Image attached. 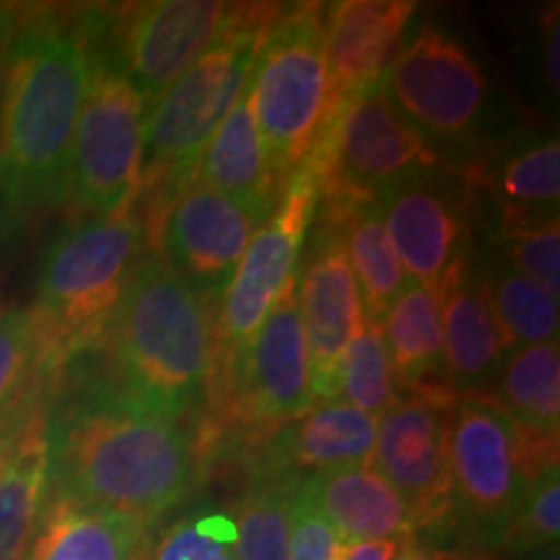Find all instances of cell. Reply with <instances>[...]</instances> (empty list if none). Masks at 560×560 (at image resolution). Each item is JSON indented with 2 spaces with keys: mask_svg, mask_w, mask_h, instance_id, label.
<instances>
[{
  "mask_svg": "<svg viewBox=\"0 0 560 560\" xmlns=\"http://www.w3.org/2000/svg\"><path fill=\"white\" fill-rule=\"evenodd\" d=\"M47 493L149 527L190 495L198 454L190 436L125 389H81L45 418Z\"/></svg>",
  "mask_w": 560,
  "mask_h": 560,
  "instance_id": "1",
  "label": "cell"
},
{
  "mask_svg": "<svg viewBox=\"0 0 560 560\" xmlns=\"http://www.w3.org/2000/svg\"><path fill=\"white\" fill-rule=\"evenodd\" d=\"M96 55L86 34L55 24L19 30L0 100V229L68 198L70 149Z\"/></svg>",
  "mask_w": 560,
  "mask_h": 560,
  "instance_id": "2",
  "label": "cell"
},
{
  "mask_svg": "<svg viewBox=\"0 0 560 560\" xmlns=\"http://www.w3.org/2000/svg\"><path fill=\"white\" fill-rule=\"evenodd\" d=\"M109 330L128 395L174 418L198 400L213 371V327L206 296L164 257H140Z\"/></svg>",
  "mask_w": 560,
  "mask_h": 560,
  "instance_id": "3",
  "label": "cell"
},
{
  "mask_svg": "<svg viewBox=\"0 0 560 560\" xmlns=\"http://www.w3.org/2000/svg\"><path fill=\"white\" fill-rule=\"evenodd\" d=\"M143 242V221L128 210L62 229L47 244L30 310L42 369L62 366L109 330Z\"/></svg>",
  "mask_w": 560,
  "mask_h": 560,
  "instance_id": "4",
  "label": "cell"
},
{
  "mask_svg": "<svg viewBox=\"0 0 560 560\" xmlns=\"http://www.w3.org/2000/svg\"><path fill=\"white\" fill-rule=\"evenodd\" d=\"M278 13L276 5H244L226 34L145 109L140 187L166 182L182 190L190 182L208 140L249 86Z\"/></svg>",
  "mask_w": 560,
  "mask_h": 560,
  "instance_id": "5",
  "label": "cell"
},
{
  "mask_svg": "<svg viewBox=\"0 0 560 560\" xmlns=\"http://www.w3.org/2000/svg\"><path fill=\"white\" fill-rule=\"evenodd\" d=\"M249 100L272 166L289 179L306 166L342 107L327 68L325 5L278 13L252 70Z\"/></svg>",
  "mask_w": 560,
  "mask_h": 560,
  "instance_id": "6",
  "label": "cell"
},
{
  "mask_svg": "<svg viewBox=\"0 0 560 560\" xmlns=\"http://www.w3.org/2000/svg\"><path fill=\"white\" fill-rule=\"evenodd\" d=\"M558 467V436L524 429L486 395H457L450 429L454 514L480 540L501 542L527 488Z\"/></svg>",
  "mask_w": 560,
  "mask_h": 560,
  "instance_id": "7",
  "label": "cell"
},
{
  "mask_svg": "<svg viewBox=\"0 0 560 560\" xmlns=\"http://www.w3.org/2000/svg\"><path fill=\"white\" fill-rule=\"evenodd\" d=\"M439 166V151L405 120L382 86L342 102L306 170L319 202H359L416 170Z\"/></svg>",
  "mask_w": 560,
  "mask_h": 560,
  "instance_id": "8",
  "label": "cell"
},
{
  "mask_svg": "<svg viewBox=\"0 0 560 560\" xmlns=\"http://www.w3.org/2000/svg\"><path fill=\"white\" fill-rule=\"evenodd\" d=\"M143 96L115 66L96 58L68 172V195L91 219L122 215L132 208L143 170Z\"/></svg>",
  "mask_w": 560,
  "mask_h": 560,
  "instance_id": "9",
  "label": "cell"
},
{
  "mask_svg": "<svg viewBox=\"0 0 560 560\" xmlns=\"http://www.w3.org/2000/svg\"><path fill=\"white\" fill-rule=\"evenodd\" d=\"M384 91L431 145L465 143L486 120V70L462 39L439 26H420L402 45Z\"/></svg>",
  "mask_w": 560,
  "mask_h": 560,
  "instance_id": "10",
  "label": "cell"
},
{
  "mask_svg": "<svg viewBox=\"0 0 560 560\" xmlns=\"http://www.w3.org/2000/svg\"><path fill=\"white\" fill-rule=\"evenodd\" d=\"M457 392L446 384L397 397L376 423L371 467L408 503L412 529H439L454 516L450 429Z\"/></svg>",
  "mask_w": 560,
  "mask_h": 560,
  "instance_id": "11",
  "label": "cell"
},
{
  "mask_svg": "<svg viewBox=\"0 0 560 560\" xmlns=\"http://www.w3.org/2000/svg\"><path fill=\"white\" fill-rule=\"evenodd\" d=\"M319 192L312 172L301 166L244 249L234 276L221 293V338L234 359L268 319L283 291L296 280L301 249L317 215Z\"/></svg>",
  "mask_w": 560,
  "mask_h": 560,
  "instance_id": "12",
  "label": "cell"
},
{
  "mask_svg": "<svg viewBox=\"0 0 560 560\" xmlns=\"http://www.w3.org/2000/svg\"><path fill=\"white\" fill-rule=\"evenodd\" d=\"M219 0H156L130 5L120 26L117 73L143 96L145 109L198 62L242 16Z\"/></svg>",
  "mask_w": 560,
  "mask_h": 560,
  "instance_id": "13",
  "label": "cell"
},
{
  "mask_svg": "<svg viewBox=\"0 0 560 560\" xmlns=\"http://www.w3.org/2000/svg\"><path fill=\"white\" fill-rule=\"evenodd\" d=\"M317 226L304 262L299 265V314L310 353V389L314 402H338V369L348 342L363 322V306L340 234L314 215Z\"/></svg>",
  "mask_w": 560,
  "mask_h": 560,
  "instance_id": "14",
  "label": "cell"
},
{
  "mask_svg": "<svg viewBox=\"0 0 560 560\" xmlns=\"http://www.w3.org/2000/svg\"><path fill=\"white\" fill-rule=\"evenodd\" d=\"M433 170L392 179L376 195V202L405 276L439 293L454 265L465 257L467 208L450 179Z\"/></svg>",
  "mask_w": 560,
  "mask_h": 560,
  "instance_id": "15",
  "label": "cell"
},
{
  "mask_svg": "<svg viewBox=\"0 0 560 560\" xmlns=\"http://www.w3.org/2000/svg\"><path fill=\"white\" fill-rule=\"evenodd\" d=\"M270 213L187 182L164 215L166 262L202 296H221L255 231Z\"/></svg>",
  "mask_w": 560,
  "mask_h": 560,
  "instance_id": "16",
  "label": "cell"
},
{
  "mask_svg": "<svg viewBox=\"0 0 560 560\" xmlns=\"http://www.w3.org/2000/svg\"><path fill=\"white\" fill-rule=\"evenodd\" d=\"M418 3L410 0H340L325 5V50L335 102L382 86L405 45Z\"/></svg>",
  "mask_w": 560,
  "mask_h": 560,
  "instance_id": "17",
  "label": "cell"
},
{
  "mask_svg": "<svg viewBox=\"0 0 560 560\" xmlns=\"http://www.w3.org/2000/svg\"><path fill=\"white\" fill-rule=\"evenodd\" d=\"M236 361H240L244 397L255 418L278 423V420L304 416L314 408L296 280L283 291L268 319Z\"/></svg>",
  "mask_w": 560,
  "mask_h": 560,
  "instance_id": "18",
  "label": "cell"
},
{
  "mask_svg": "<svg viewBox=\"0 0 560 560\" xmlns=\"http://www.w3.org/2000/svg\"><path fill=\"white\" fill-rule=\"evenodd\" d=\"M441 299V327H444V376L446 387L457 395H482L490 382L499 380L506 359L503 338L490 306L486 276L467 265V257L454 265Z\"/></svg>",
  "mask_w": 560,
  "mask_h": 560,
  "instance_id": "19",
  "label": "cell"
},
{
  "mask_svg": "<svg viewBox=\"0 0 560 560\" xmlns=\"http://www.w3.org/2000/svg\"><path fill=\"white\" fill-rule=\"evenodd\" d=\"M376 423L380 418L346 402L317 405L280 429L260 475L304 480L342 467L371 465Z\"/></svg>",
  "mask_w": 560,
  "mask_h": 560,
  "instance_id": "20",
  "label": "cell"
},
{
  "mask_svg": "<svg viewBox=\"0 0 560 560\" xmlns=\"http://www.w3.org/2000/svg\"><path fill=\"white\" fill-rule=\"evenodd\" d=\"M45 418L26 410L0 429V560H24L47 501Z\"/></svg>",
  "mask_w": 560,
  "mask_h": 560,
  "instance_id": "21",
  "label": "cell"
},
{
  "mask_svg": "<svg viewBox=\"0 0 560 560\" xmlns=\"http://www.w3.org/2000/svg\"><path fill=\"white\" fill-rule=\"evenodd\" d=\"M304 486L340 542L416 537L408 503L371 465L312 475Z\"/></svg>",
  "mask_w": 560,
  "mask_h": 560,
  "instance_id": "22",
  "label": "cell"
},
{
  "mask_svg": "<svg viewBox=\"0 0 560 560\" xmlns=\"http://www.w3.org/2000/svg\"><path fill=\"white\" fill-rule=\"evenodd\" d=\"M145 529L128 516L47 493L24 560H145Z\"/></svg>",
  "mask_w": 560,
  "mask_h": 560,
  "instance_id": "23",
  "label": "cell"
},
{
  "mask_svg": "<svg viewBox=\"0 0 560 560\" xmlns=\"http://www.w3.org/2000/svg\"><path fill=\"white\" fill-rule=\"evenodd\" d=\"M192 177L210 190L272 213L280 198V174L255 122L249 86L208 140Z\"/></svg>",
  "mask_w": 560,
  "mask_h": 560,
  "instance_id": "24",
  "label": "cell"
},
{
  "mask_svg": "<svg viewBox=\"0 0 560 560\" xmlns=\"http://www.w3.org/2000/svg\"><path fill=\"white\" fill-rule=\"evenodd\" d=\"M319 219L338 229L348 265L359 285L363 317L382 322L408 276L384 229L380 202L376 198L340 202V206L325 202V213H319Z\"/></svg>",
  "mask_w": 560,
  "mask_h": 560,
  "instance_id": "25",
  "label": "cell"
},
{
  "mask_svg": "<svg viewBox=\"0 0 560 560\" xmlns=\"http://www.w3.org/2000/svg\"><path fill=\"white\" fill-rule=\"evenodd\" d=\"M389 348L395 389L436 387L444 374V327H441L439 293L418 280H405L382 319Z\"/></svg>",
  "mask_w": 560,
  "mask_h": 560,
  "instance_id": "26",
  "label": "cell"
},
{
  "mask_svg": "<svg viewBox=\"0 0 560 560\" xmlns=\"http://www.w3.org/2000/svg\"><path fill=\"white\" fill-rule=\"evenodd\" d=\"M501 408L524 429L558 436L560 348L556 342L524 346L506 353L499 371Z\"/></svg>",
  "mask_w": 560,
  "mask_h": 560,
  "instance_id": "27",
  "label": "cell"
},
{
  "mask_svg": "<svg viewBox=\"0 0 560 560\" xmlns=\"http://www.w3.org/2000/svg\"><path fill=\"white\" fill-rule=\"evenodd\" d=\"M503 219L516 223L558 215L560 200V149L558 138L524 143L503 156L495 170Z\"/></svg>",
  "mask_w": 560,
  "mask_h": 560,
  "instance_id": "28",
  "label": "cell"
},
{
  "mask_svg": "<svg viewBox=\"0 0 560 560\" xmlns=\"http://www.w3.org/2000/svg\"><path fill=\"white\" fill-rule=\"evenodd\" d=\"M486 276L490 306L503 338V350L556 342L560 330L558 299H552L535 280L520 276L506 265H499Z\"/></svg>",
  "mask_w": 560,
  "mask_h": 560,
  "instance_id": "29",
  "label": "cell"
},
{
  "mask_svg": "<svg viewBox=\"0 0 560 560\" xmlns=\"http://www.w3.org/2000/svg\"><path fill=\"white\" fill-rule=\"evenodd\" d=\"M296 480L257 475L234 522L236 560H291V493Z\"/></svg>",
  "mask_w": 560,
  "mask_h": 560,
  "instance_id": "30",
  "label": "cell"
},
{
  "mask_svg": "<svg viewBox=\"0 0 560 560\" xmlns=\"http://www.w3.org/2000/svg\"><path fill=\"white\" fill-rule=\"evenodd\" d=\"M397 400L382 322L363 317L338 369V402L380 418Z\"/></svg>",
  "mask_w": 560,
  "mask_h": 560,
  "instance_id": "31",
  "label": "cell"
},
{
  "mask_svg": "<svg viewBox=\"0 0 560 560\" xmlns=\"http://www.w3.org/2000/svg\"><path fill=\"white\" fill-rule=\"evenodd\" d=\"M499 249L503 265L535 280L552 299L560 293V231L558 215L501 223Z\"/></svg>",
  "mask_w": 560,
  "mask_h": 560,
  "instance_id": "32",
  "label": "cell"
},
{
  "mask_svg": "<svg viewBox=\"0 0 560 560\" xmlns=\"http://www.w3.org/2000/svg\"><path fill=\"white\" fill-rule=\"evenodd\" d=\"M145 560H236L234 522L219 511L179 516L149 545Z\"/></svg>",
  "mask_w": 560,
  "mask_h": 560,
  "instance_id": "33",
  "label": "cell"
},
{
  "mask_svg": "<svg viewBox=\"0 0 560 560\" xmlns=\"http://www.w3.org/2000/svg\"><path fill=\"white\" fill-rule=\"evenodd\" d=\"M560 535V480L558 467L542 472L524 493V499L511 516L501 537V548L514 556L558 548Z\"/></svg>",
  "mask_w": 560,
  "mask_h": 560,
  "instance_id": "34",
  "label": "cell"
},
{
  "mask_svg": "<svg viewBox=\"0 0 560 560\" xmlns=\"http://www.w3.org/2000/svg\"><path fill=\"white\" fill-rule=\"evenodd\" d=\"M34 355V332L30 312L11 310L0 314V429L11 420V405L24 387Z\"/></svg>",
  "mask_w": 560,
  "mask_h": 560,
  "instance_id": "35",
  "label": "cell"
},
{
  "mask_svg": "<svg viewBox=\"0 0 560 560\" xmlns=\"http://www.w3.org/2000/svg\"><path fill=\"white\" fill-rule=\"evenodd\" d=\"M340 540L312 501L304 480L291 493V560H338Z\"/></svg>",
  "mask_w": 560,
  "mask_h": 560,
  "instance_id": "36",
  "label": "cell"
},
{
  "mask_svg": "<svg viewBox=\"0 0 560 560\" xmlns=\"http://www.w3.org/2000/svg\"><path fill=\"white\" fill-rule=\"evenodd\" d=\"M397 560H506V556L495 550L475 548H431V545H418L416 540H410Z\"/></svg>",
  "mask_w": 560,
  "mask_h": 560,
  "instance_id": "37",
  "label": "cell"
},
{
  "mask_svg": "<svg viewBox=\"0 0 560 560\" xmlns=\"http://www.w3.org/2000/svg\"><path fill=\"white\" fill-rule=\"evenodd\" d=\"M412 537H395V540H366V542H340L338 560H397L405 545Z\"/></svg>",
  "mask_w": 560,
  "mask_h": 560,
  "instance_id": "38",
  "label": "cell"
},
{
  "mask_svg": "<svg viewBox=\"0 0 560 560\" xmlns=\"http://www.w3.org/2000/svg\"><path fill=\"white\" fill-rule=\"evenodd\" d=\"M558 39H560V26H558V9L545 19L542 26V68H545V81L552 96H558L560 89V66H558Z\"/></svg>",
  "mask_w": 560,
  "mask_h": 560,
  "instance_id": "39",
  "label": "cell"
},
{
  "mask_svg": "<svg viewBox=\"0 0 560 560\" xmlns=\"http://www.w3.org/2000/svg\"><path fill=\"white\" fill-rule=\"evenodd\" d=\"M19 34V11L13 5L0 3V75L5 70V60H9L11 45Z\"/></svg>",
  "mask_w": 560,
  "mask_h": 560,
  "instance_id": "40",
  "label": "cell"
},
{
  "mask_svg": "<svg viewBox=\"0 0 560 560\" xmlns=\"http://www.w3.org/2000/svg\"><path fill=\"white\" fill-rule=\"evenodd\" d=\"M527 560H560L558 556V548H550V550H540V552H532Z\"/></svg>",
  "mask_w": 560,
  "mask_h": 560,
  "instance_id": "41",
  "label": "cell"
}]
</instances>
